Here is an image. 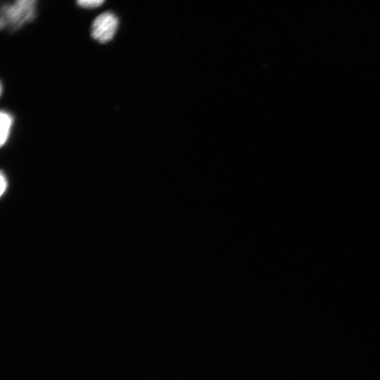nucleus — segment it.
I'll return each mask as SVG.
<instances>
[{"label":"nucleus","instance_id":"nucleus-5","mask_svg":"<svg viewBox=\"0 0 380 380\" xmlns=\"http://www.w3.org/2000/svg\"><path fill=\"white\" fill-rule=\"evenodd\" d=\"M7 187V180L4 174L1 172V195L5 191Z\"/></svg>","mask_w":380,"mask_h":380},{"label":"nucleus","instance_id":"nucleus-4","mask_svg":"<svg viewBox=\"0 0 380 380\" xmlns=\"http://www.w3.org/2000/svg\"><path fill=\"white\" fill-rule=\"evenodd\" d=\"M103 3V0H80L77 1L79 6L85 8H96L100 6Z\"/></svg>","mask_w":380,"mask_h":380},{"label":"nucleus","instance_id":"nucleus-2","mask_svg":"<svg viewBox=\"0 0 380 380\" xmlns=\"http://www.w3.org/2000/svg\"><path fill=\"white\" fill-rule=\"evenodd\" d=\"M118 25V18L114 13L111 11L103 12L92 22L91 35L99 43L108 42L115 36Z\"/></svg>","mask_w":380,"mask_h":380},{"label":"nucleus","instance_id":"nucleus-3","mask_svg":"<svg viewBox=\"0 0 380 380\" xmlns=\"http://www.w3.org/2000/svg\"><path fill=\"white\" fill-rule=\"evenodd\" d=\"M13 124L12 115L6 111L0 113V143L2 146L7 141Z\"/></svg>","mask_w":380,"mask_h":380},{"label":"nucleus","instance_id":"nucleus-1","mask_svg":"<svg viewBox=\"0 0 380 380\" xmlns=\"http://www.w3.org/2000/svg\"><path fill=\"white\" fill-rule=\"evenodd\" d=\"M36 0H17L5 3L0 12V27L10 32L16 31L34 20L36 15Z\"/></svg>","mask_w":380,"mask_h":380}]
</instances>
